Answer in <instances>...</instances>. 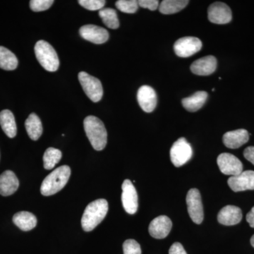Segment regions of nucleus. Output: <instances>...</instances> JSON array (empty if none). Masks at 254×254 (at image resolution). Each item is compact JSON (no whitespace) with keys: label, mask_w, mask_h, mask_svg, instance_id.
I'll return each mask as SVG.
<instances>
[{"label":"nucleus","mask_w":254,"mask_h":254,"mask_svg":"<svg viewBox=\"0 0 254 254\" xmlns=\"http://www.w3.org/2000/svg\"><path fill=\"white\" fill-rule=\"evenodd\" d=\"M78 3L85 9L96 11L101 10L104 7L106 1L104 0H79Z\"/></svg>","instance_id":"c85d7f7f"},{"label":"nucleus","mask_w":254,"mask_h":254,"mask_svg":"<svg viewBox=\"0 0 254 254\" xmlns=\"http://www.w3.org/2000/svg\"><path fill=\"white\" fill-rule=\"evenodd\" d=\"M80 36L95 44H103L109 39V33L105 28L95 25L88 24L82 26L79 30Z\"/></svg>","instance_id":"f8f14e48"},{"label":"nucleus","mask_w":254,"mask_h":254,"mask_svg":"<svg viewBox=\"0 0 254 254\" xmlns=\"http://www.w3.org/2000/svg\"><path fill=\"white\" fill-rule=\"evenodd\" d=\"M36 54L38 63L48 71H56L60 66L58 54L53 47L45 41L37 42L35 46Z\"/></svg>","instance_id":"20e7f679"},{"label":"nucleus","mask_w":254,"mask_h":254,"mask_svg":"<svg viewBox=\"0 0 254 254\" xmlns=\"http://www.w3.org/2000/svg\"><path fill=\"white\" fill-rule=\"evenodd\" d=\"M242 219V210L235 205H227L224 207L218 215V222L226 226L237 225L240 223Z\"/></svg>","instance_id":"a211bd4d"},{"label":"nucleus","mask_w":254,"mask_h":254,"mask_svg":"<svg viewBox=\"0 0 254 254\" xmlns=\"http://www.w3.org/2000/svg\"><path fill=\"white\" fill-rule=\"evenodd\" d=\"M63 157V153L60 150L54 148H48L43 155L44 168L46 170H51L55 168Z\"/></svg>","instance_id":"bb28decb"},{"label":"nucleus","mask_w":254,"mask_h":254,"mask_svg":"<svg viewBox=\"0 0 254 254\" xmlns=\"http://www.w3.org/2000/svg\"><path fill=\"white\" fill-rule=\"evenodd\" d=\"M53 3V0H31L30 1V7L32 11L39 12L49 9Z\"/></svg>","instance_id":"c756f323"},{"label":"nucleus","mask_w":254,"mask_h":254,"mask_svg":"<svg viewBox=\"0 0 254 254\" xmlns=\"http://www.w3.org/2000/svg\"><path fill=\"white\" fill-rule=\"evenodd\" d=\"M202 43L195 37H184L175 42L174 50L175 54L180 58H186L199 52Z\"/></svg>","instance_id":"6e6552de"},{"label":"nucleus","mask_w":254,"mask_h":254,"mask_svg":"<svg viewBox=\"0 0 254 254\" xmlns=\"http://www.w3.org/2000/svg\"><path fill=\"white\" fill-rule=\"evenodd\" d=\"M227 184L235 192L254 190V171L247 170L236 176L230 177Z\"/></svg>","instance_id":"ddd939ff"},{"label":"nucleus","mask_w":254,"mask_h":254,"mask_svg":"<svg viewBox=\"0 0 254 254\" xmlns=\"http://www.w3.org/2000/svg\"><path fill=\"white\" fill-rule=\"evenodd\" d=\"M169 254H187L183 246L179 242H175L169 250Z\"/></svg>","instance_id":"473e14b6"},{"label":"nucleus","mask_w":254,"mask_h":254,"mask_svg":"<svg viewBox=\"0 0 254 254\" xmlns=\"http://www.w3.org/2000/svg\"><path fill=\"white\" fill-rule=\"evenodd\" d=\"M208 98V93L205 91H198L189 98H184L182 103L184 108L190 112H196L205 104Z\"/></svg>","instance_id":"4be33fe9"},{"label":"nucleus","mask_w":254,"mask_h":254,"mask_svg":"<svg viewBox=\"0 0 254 254\" xmlns=\"http://www.w3.org/2000/svg\"><path fill=\"white\" fill-rule=\"evenodd\" d=\"M19 182L11 170H6L0 175V194L4 196L12 195L17 190Z\"/></svg>","instance_id":"6ab92c4d"},{"label":"nucleus","mask_w":254,"mask_h":254,"mask_svg":"<svg viewBox=\"0 0 254 254\" xmlns=\"http://www.w3.org/2000/svg\"><path fill=\"white\" fill-rule=\"evenodd\" d=\"M18 66L16 55L4 47L0 46V68L6 71H12Z\"/></svg>","instance_id":"b1692460"},{"label":"nucleus","mask_w":254,"mask_h":254,"mask_svg":"<svg viewBox=\"0 0 254 254\" xmlns=\"http://www.w3.org/2000/svg\"><path fill=\"white\" fill-rule=\"evenodd\" d=\"M217 68L216 58L212 55L195 60L190 65V71L198 76H209L215 72Z\"/></svg>","instance_id":"dca6fc26"},{"label":"nucleus","mask_w":254,"mask_h":254,"mask_svg":"<svg viewBox=\"0 0 254 254\" xmlns=\"http://www.w3.org/2000/svg\"><path fill=\"white\" fill-rule=\"evenodd\" d=\"M244 155L247 160L254 165V146L247 147L244 151Z\"/></svg>","instance_id":"72a5a7b5"},{"label":"nucleus","mask_w":254,"mask_h":254,"mask_svg":"<svg viewBox=\"0 0 254 254\" xmlns=\"http://www.w3.org/2000/svg\"><path fill=\"white\" fill-rule=\"evenodd\" d=\"M108 211V203L105 199L95 200L87 205L81 218L82 228L91 232L104 220Z\"/></svg>","instance_id":"f257e3e1"},{"label":"nucleus","mask_w":254,"mask_h":254,"mask_svg":"<svg viewBox=\"0 0 254 254\" xmlns=\"http://www.w3.org/2000/svg\"><path fill=\"white\" fill-rule=\"evenodd\" d=\"M99 16L105 26L111 29H117L120 26L118 14L111 8H103L99 11Z\"/></svg>","instance_id":"a878e982"},{"label":"nucleus","mask_w":254,"mask_h":254,"mask_svg":"<svg viewBox=\"0 0 254 254\" xmlns=\"http://www.w3.org/2000/svg\"><path fill=\"white\" fill-rule=\"evenodd\" d=\"M124 254H141V246L133 240H127L123 244Z\"/></svg>","instance_id":"7c9ffc66"},{"label":"nucleus","mask_w":254,"mask_h":254,"mask_svg":"<svg viewBox=\"0 0 254 254\" xmlns=\"http://www.w3.org/2000/svg\"><path fill=\"white\" fill-rule=\"evenodd\" d=\"M26 131L31 139L37 141L43 133V125L39 117L35 113H31L25 122Z\"/></svg>","instance_id":"5701e85b"},{"label":"nucleus","mask_w":254,"mask_h":254,"mask_svg":"<svg viewBox=\"0 0 254 254\" xmlns=\"http://www.w3.org/2000/svg\"><path fill=\"white\" fill-rule=\"evenodd\" d=\"M208 16L210 22L215 24H227L232 21L231 9L225 3L217 1L209 6Z\"/></svg>","instance_id":"9d476101"},{"label":"nucleus","mask_w":254,"mask_h":254,"mask_svg":"<svg viewBox=\"0 0 254 254\" xmlns=\"http://www.w3.org/2000/svg\"><path fill=\"white\" fill-rule=\"evenodd\" d=\"M250 140V133L246 129L235 130L227 132L224 134L222 141L225 146L232 149L240 148Z\"/></svg>","instance_id":"f3484780"},{"label":"nucleus","mask_w":254,"mask_h":254,"mask_svg":"<svg viewBox=\"0 0 254 254\" xmlns=\"http://www.w3.org/2000/svg\"><path fill=\"white\" fill-rule=\"evenodd\" d=\"M78 77L87 96L94 103L99 102L103 95V86L100 80L84 71L78 73Z\"/></svg>","instance_id":"39448f33"},{"label":"nucleus","mask_w":254,"mask_h":254,"mask_svg":"<svg viewBox=\"0 0 254 254\" xmlns=\"http://www.w3.org/2000/svg\"><path fill=\"white\" fill-rule=\"evenodd\" d=\"M83 126L93 148L98 151L104 149L108 142V133L103 122L91 115L85 118Z\"/></svg>","instance_id":"f03ea898"},{"label":"nucleus","mask_w":254,"mask_h":254,"mask_svg":"<svg viewBox=\"0 0 254 254\" xmlns=\"http://www.w3.org/2000/svg\"><path fill=\"white\" fill-rule=\"evenodd\" d=\"M138 6L145 9H148L151 11H155L158 9L159 1L158 0H140L138 1Z\"/></svg>","instance_id":"2f4dec72"},{"label":"nucleus","mask_w":254,"mask_h":254,"mask_svg":"<svg viewBox=\"0 0 254 254\" xmlns=\"http://www.w3.org/2000/svg\"><path fill=\"white\" fill-rule=\"evenodd\" d=\"M247 221L250 224L251 227L254 228V206L247 215Z\"/></svg>","instance_id":"f704fd0d"},{"label":"nucleus","mask_w":254,"mask_h":254,"mask_svg":"<svg viewBox=\"0 0 254 254\" xmlns=\"http://www.w3.org/2000/svg\"><path fill=\"white\" fill-rule=\"evenodd\" d=\"M251 245H252V247L254 248V235L252 236V238H251Z\"/></svg>","instance_id":"c9c22d12"},{"label":"nucleus","mask_w":254,"mask_h":254,"mask_svg":"<svg viewBox=\"0 0 254 254\" xmlns=\"http://www.w3.org/2000/svg\"><path fill=\"white\" fill-rule=\"evenodd\" d=\"M0 125L3 131L9 138H14L17 133L14 115L9 110H4L0 113Z\"/></svg>","instance_id":"aec40b11"},{"label":"nucleus","mask_w":254,"mask_h":254,"mask_svg":"<svg viewBox=\"0 0 254 254\" xmlns=\"http://www.w3.org/2000/svg\"><path fill=\"white\" fill-rule=\"evenodd\" d=\"M137 100L142 110L145 113H151L155 109L158 102L156 93L153 88L143 86L137 93Z\"/></svg>","instance_id":"2eb2a0df"},{"label":"nucleus","mask_w":254,"mask_h":254,"mask_svg":"<svg viewBox=\"0 0 254 254\" xmlns=\"http://www.w3.org/2000/svg\"><path fill=\"white\" fill-rule=\"evenodd\" d=\"M217 163L219 169L224 175L236 176L243 172L242 162L236 156L230 153H222L219 155Z\"/></svg>","instance_id":"1a4fd4ad"},{"label":"nucleus","mask_w":254,"mask_h":254,"mask_svg":"<svg viewBox=\"0 0 254 254\" xmlns=\"http://www.w3.org/2000/svg\"><path fill=\"white\" fill-rule=\"evenodd\" d=\"M173 227V222L171 220L165 215H160L152 220L150 223L148 230L150 236L153 238L161 239L168 237Z\"/></svg>","instance_id":"4468645a"},{"label":"nucleus","mask_w":254,"mask_h":254,"mask_svg":"<svg viewBox=\"0 0 254 254\" xmlns=\"http://www.w3.org/2000/svg\"><path fill=\"white\" fill-rule=\"evenodd\" d=\"M13 222L23 231H30L36 227L37 218L30 212L21 211L15 214L13 217Z\"/></svg>","instance_id":"412c9836"},{"label":"nucleus","mask_w":254,"mask_h":254,"mask_svg":"<svg viewBox=\"0 0 254 254\" xmlns=\"http://www.w3.org/2000/svg\"><path fill=\"white\" fill-rule=\"evenodd\" d=\"M71 175V169L63 165L52 172L45 178L41 187L42 195L49 196L55 194L66 186Z\"/></svg>","instance_id":"7ed1b4c3"},{"label":"nucleus","mask_w":254,"mask_h":254,"mask_svg":"<svg viewBox=\"0 0 254 254\" xmlns=\"http://www.w3.org/2000/svg\"><path fill=\"white\" fill-rule=\"evenodd\" d=\"M122 201L125 211L127 213L135 214L138 210V194L133 183L129 180H126L123 184Z\"/></svg>","instance_id":"9b49d317"},{"label":"nucleus","mask_w":254,"mask_h":254,"mask_svg":"<svg viewBox=\"0 0 254 254\" xmlns=\"http://www.w3.org/2000/svg\"><path fill=\"white\" fill-rule=\"evenodd\" d=\"M187 205L188 213L192 221L200 225L204 218L201 195L197 189H191L187 195Z\"/></svg>","instance_id":"0eeeda50"},{"label":"nucleus","mask_w":254,"mask_h":254,"mask_svg":"<svg viewBox=\"0 0 254 254\" xmlns=\"http://www.w3.org/2000/svg\"><path fill=\"white\" fill-rule=\"evenodd\" d=\"M190 1L187 0H164L159 6V11L163 14H173L185 9Z\"/></svg>","instance_id":"393cba45"},{"label":"nucleus","mask_w":254,"mask_h":254,"mask_svg":"<svg viewBox=\"0 0 254 254\" xmlns=\"http://www.w3.org/2000/svg\"><path fill=\"white\" fill-rule=\"evenodd\" d=\"M116 6L124 13L134 14L138 9V3L136 0H119L117 1Z\"/></svg>","instance_id":"cd10ccee"},{"label":"nucleus","mask_w":254,"mask_h":254,"mask_svg":"<svg viewBox=\"0 0 254 254\" xmlns=\"http://www.w3.org/2000/svg\"><path fill=\"white\" fill-rule=\"evenodd\" d=\"M193 150L186 138H180L174 143L170 149V159L177 168L186 164L191 158Z\"/></svg>","instance_id":"423d86ee"}]
</instances>
